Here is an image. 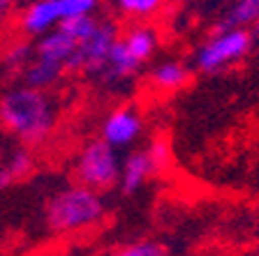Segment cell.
<instances>
[{
	"mask_svg": "<svg viewBox=\"0 0 259 256\" xmlns=\"http://www.w3.org/2000/svg\"><path fill=\"white\" fill-rule=\"evenodd\" d=\"M65 72V65L58 63V60H51V58H42V56H35V58L28 63V67L23 70L21 81L32 88H42V90H49L54 88L60 79H63Z\"/></svg>",
	"mask_w": 259,
	"mask_h": 256,
	"instance_id": "cell-10",
	"label": "cell"
},
{
	"mask_svg": "<svg viewBox=\"0 0 259 256\" xmlns=\"http://www.w3.org/2000/svg\"><path fill=\"white\" fill-rule=\"evenodd\" d=\"M5 164H7V169L12 171L14 180H21V178H26L32 171L35 160H32V155H30V150L28 148H16V150H12V155L5 160Z\"/></svg>",
	"mask_w": 259,
	"mask_h": 256,
	"instance_id": "cell-18",
	"label": "cell"
},
{
	"mask_svg": "<svg viewBox=\"0 0 259 256\" xmlns=\"http://www.w3.org/2000/svg\"><path fill=\"white\" fill-rule=\"evenodd\" d=\"M113 5L127 19H148L162 7V0H113Z\"/></svg>",
	"mask_w": 259,
	"mask_h": 256,
	"instance_id": "cell-16",
	"label": "cell"
},
{
	"mask_svg": "<svg viewBox=\"0 0 259 256\" xmlns=\"http://www.w3.org/2000/svg\"><path fill=\"white\" fill-rule=\"evenodd\" d=\"M123 42L127 44L130 48V54L135 56L139 63H146V60L151 58L153 54H155V48H157V35L153 28H132V30L127 32L123 37Z\"/></svg>",
	"mask_w": 259,
	"mask_h": 256,
	"instance_id": "cell-13",
	"label": "cell"
},
{
	"mask_svg": "<svg viewBox=\"0 0 259 256\" xmlns=\"http://www.w3.org/2000/svg\"><path fill=\"white\" fill-rule=\"evenodd\" d=\"M139 60L135 56L130 54L127 44L123 42V37H118L113 42L111 51H109V58H107V67H104L102 76L109 81H120V79H130L139 70Z\"/></svg>",
	"mask_w": 259,
	"mask_h": 256,
	"instance_id": "cell-11",
	"label": "cell"
},
{
	"mask_svg": "<svg viewBox=\"0 0 259 256\" xmlns=\"http://www.w3.org/2000/svg\"><path fill=\"white\" fill-rule=\"evenodd\" d=\"M32 58H35V44L16 42V44H12L5 51V56H3V67H5L7 74L21 76Z\"/></svg>",
	"mask_w": 259,
	"mask_h": 256,
	"instance_id": "cell-15",
	"label": "cell"
},
{
	"mask_svg": "<svg viewBox=\"0 0 259 256\" xmlns=\"http://www.w3.org/2000/svg\"><path fill=\"white\" fill-rule=\"evenodd\" d=\"M0 125L28 148L51 139L58 125V107L51 95L32 85H14L0 95Z\"/></svg>",
	"mask_w": 259,
	"mask_h": 256,
	"instance_id": "cell-1",
	"label": "cell"
},
{
	"mask_svg": "<svg viewBox=\"0 0 259 256\" xmlns=\"http://www.w3.org/2000/svg\"><path fill=\"white\" fill-rule=\"evenodd\" d=\"M151 83L160 90H178L188 83V70L181 63H162L153 70Z\"/></svg>",
	"mask_w": 259,
	"mask_h": 256,
	"instance_id": "cell-14",
	"label": "cell"
},
{
	"mask_svg": "<svg viewBox=\"0 0 259 256\" xmlns=\"http://www.w3.org/2000/svg\"><path fill=\"white\" fill-rule=\"evenodd\" d=\"M167 251H169L167 247L155 240H139V242H130L118 254H123V256H164Z\"/></svg>",
	"mask_w": 259,
	"mask_h": 256,
	"instance_id": "cell-19",
	"label": "cell"
},
{
	"mask_svg": "<svg viewBox=\"0 0 259 256\" xmlns=\"http://www.w3.org/2000/svg\"><path fill=\"white\" fill-rule=\"evenodd\" d=\"M14 176H12V171L7 169V164L5 162H0V192H3V189H7V187L10 185H14Z\"/></svg>",
	"mask_w": 259,
	"mask_h": 256,
	"instance_id": "cell-21",
	"label": "cell"
},
{
	"mask_svg": "<svg viewBox=\"0 0 259 256\" xmlns=\"http://www.w3.org/2000/svg\"><path fill=\"white\" fill-rule=\"evenodd\" d=\"M254 26L259 32V0H238L229 10V14L218 23V30H229V28H245Z\"/></svg>",
	"mask_w": 259,
	"mask_h": 256,
	"instance_id": "cell-12",
	"label": "cell"
},
{
	"mask_svg": "<svg viewBox=\"0 0 259 256\" xmlns=\"http://www.w3.org/2000/svg\"><path fill=\"white\" fill-rule=\"evenodd\" d=\"M141 118L132 107L113 109L102 123V139L111 143L113 148H127L132 145L141 134Z\"/></svg>",
	"mask_w": 259,
	"mask_h": 256,
	"instance_id": "cell-7",
	"label": "cell"
},
{
	"mask_svg": "<svg viewBox=\"0 0 259 256\" xmlns=\"http://www.w3.org/2000/svg\"><path fill=\"white\" fill-rule=\"evenodd\" d=\"M118 39V30L109 21H100L91 37L79 42L76 51L70 56V60L65 63V72H83L91 76H102L104 67H107V58L111 51L113 42Z\"/></svg>",
	"mask_w": 259,
	"mask_h": 256,
	"instance_id": "cell-6",
	"label": "cell"
},
{
	"mask_svg": "<svg viewBox=\"0 0 259 256\" xmlns=\"http://www.w3.org/2000/svg\"><path fill=\"white\" fill-rule=\"evenodd\" d=\"M14 5H16V0H0V26L7 21V16L12 14Z\"/></svg>",
	"mask_w": 259,
	"mask_h": 256,
	"instance_id": "cell-22",
	"label": "cell"
},
{
	"mask_svg": "<svg viewBox=\"0 0 259 256\" xmlns=\"http://www.w3.org/2000/svg\"><path fill=\"white\" fill-rule=\"evenodd\" d=\"M107 215L102 192L76 182L51 196L44 210L47 226L54 233H79L97 226Z\"/></svg>",
	"mask_w": 259,
	"mask_h": 256,
	"instance_id": "cell-2",
	"label": "cell"
},
{
	"mask_svg": "<svg viewBox=\"0 0 259 256\" xmlns=\"http://www.w3.org/2000/svg\"><path fill=\"white\" fill-rule=\"evenodd\" d=\"M76 46H79V42L72 35H67L63 28H54V30H49L37 37V42H35V56L58 60V63L65 65L70 60V56L76 51Z\"/></svg>",
	"mask_w": 259,
	"mask_h": 256,
	"instance_id": "cell-9",
	"label": "cell"
},
{
	"mask_svg": "<svg viewBox=\"0 0 259 256\" xmlns=\"http://www.w3.org/2000/svg\"><path fill=\"white\" fill-rule=\"evenodd\" d=\"M252 46V35L248 28H229V30H218L204 46L197 51V67L206 74H215L225 70L227 65L241 60Z\"/></svg>",
	"mask_w": 259,
	"mask_h": 256,
	"instance_id": "cell-5",
	"label": "cell"
},
{
	"mask_svg": "<svg viewBox=\"0 0 259 256\" xmlns=\"http://www.w3.org/2000/svg\"><path fill=\"white\" fill-rule=\"evenodd\" d=\"M148 155H151L155 171L164 169V166L169 164V141H167V136H155V139L151 141V145H148Z\"/></svg>",
	"mask_w": 259,
	"mask_h": 256,
	"instance_id": "cell-20",
	"label": "cell"
},
{
	"mask_svg": "<svg viewBox=\"0 0 259 256\" xmlns=\"http://www.w3.org/2000/svg\"><path fill=\"white\" fill-rule=\"evenodd\" d=\"M97 26H100V19H97L95 14H79V16H72V19L63 21L58 28H63L76 42H83V39L91 37L93 32H95Z\"/></svg>",
	"mask_w": 259,
	"mask_h": 256,
	"instance_id": "cell-17",
	"label": "cell"
},
{
	"mask_svg": "<svg viewBox=\"0 0 259 256\" xmlns=\"http://www.w3.org/2000/svg\"><path fill=\"white\" fill-rule=\"evenodd\" d=\"M100 0H32L21 14V30L28 37L37 39L39 35L58 28L63 21L79 14H95Z\"/></svg>",
	"mask_w": 259,
	"mask_h": 256,
	"instance_id": "cell-4",
	"label": "cell"
},
{
	"mask_svg": "<svg viewBox=\"0 0 259 256\" xmlns=\"http://www.w3.org/2000/svg\"><path fill=\"white\" fill-rule=\"evenodd\" d=\"M153 173H155V166H153V160L148 155V148L130 152L123 160V164H120V180H118L120 192L125 196L135 194Z\"/></svg>",
	"mask_w": 259,
	"mask_h": 256,
	"instance_id": "cell-8",
	"label": "cell"
},
{
	"mask_svg": "<svg viewBox=\"0 0 259 256\" xmlns=\"http://www.w3.org/2000/svg\"><path fill=\"white\" fill-rule=\"evenodd\" d=\"M120 164L118 152L111 143L100 139L88 141L74 162V178L76 182L93 187L97 192H107L120 180Z\"/></svg>",
	"mask_w": 259,
	"mask_h": 256,
	"instance_id": "cell-3",
	"label": "cell"
}]
</instances>
